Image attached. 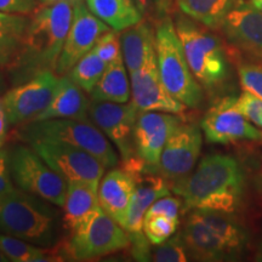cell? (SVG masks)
Returning a JSON list of instances; mask_svg holds the SVG:
<instances>
[{
	"mask_svg": "<svg viewBox=\"0 0 262 262\" xmlns=\"http://www.w3.org/2000/svg\"><path fill=\"white\" fill-rule=\"evenodd\" d=\"M245 189L244 170L233 157L209 155L191 175L172 186L186 210H215L233 214L241 205Z\"/></svg>",
	"mask_w": 262,
	"mask_h": 262,
	"instance_id": "obj_1",
	"label": "cell"
},
{
	"mask_svg": "<svg viewBox=\"0 0 262 262\" xmlns=\"http://www.w3.org/2000/svg\"><path fill=\"white\" fill-rule=\"evenodd\" d=\"M77 0L40 4L29 15L21 54L8 71L11 83L21 84L42 71H55L73 19Z\"/></svg>",
	"mask_w": 262,
	"mask_h": 262,
	"instance_id": "obj_2",
	"label": "cell"
},
{
	"mask_svg": "<svg viewBox=\"0 0 262 262\" xmlns=\"http://www.w3.org/2000/svg\"><path fill=\"white\" fill-rule=\"evenodd\" d=\"M45 199L15 188L0 196V233L54 249L58 242L60 214Z\"/></svg>",
	"mask_w": 262,
	"mask_h": 262,
	"instance_id": "obj_3",
	"label": "cell"
},
{
	"mask_svg": "<svg viewBox=\"0 0 262 262\" xmlns=\"http://www.w3.org/2000/svg\"><path fill=\"white\" fill-rule=\"evenodd\" d=\"M16 134L27 145L35 141H56L78 147L96 157L106 168L113 169L119 164V156L112 143L90 119L32 120L19 125Z\"/></svg>",
	"mask_w": 262,
	"mask_h": 262,
	"instance_id": "obj_4",
	"label": "cell"
},
{
	"mask_svg": "<svg viewBox=\"0 0 262 262\" xmlns=\"http://www.w3.org/2000/svg\"><path fill=\"white\" fill-rule=\"evenodd\" d=\"M156 51L160 79L170 95L186 107H201L204 100L202 86L189 68L175 24L169 16L157 22Z\"/></svg>",
	"mask_w": 262,
	"mask_h": 262,
	"instance_id": "obj_5",
	"label": "cell"
},
{
	"mask_svg": "<svg viewBox=\"0 0 262 262\" xmlns=\"http://www.w3.org/2000/svg\"><path fill=\"white\" fill-rule=\"evenodd\" d=\"M173 24L186 60L198 83L208 90L224 84L229 77V67L220 39L208 27L183 14L176 16Z\"/></svg>",
	"mask_w": 262,
	"mask_h": 262,
	"instance_id": "obj_6",
	"label": "cell"
},
{
	"mask_svg": "<svg viewBox=\"0 0 262 262\" xmlns=\"http://www.w3.org/2000/svg\"><path fill=\"white\" fill-rule=\"evenodd\" d=\"M8 152L10 172L16 187L62 208L67 181L29 145H14Z\"/></svg>",
	"mask_w": 262,
	"mask_h": 262,
	"instance_id": "obj_7",
	"label": "cell"
},
{
	"mask_svg": "<svg viewBox=\"0 0 262 262\" xmlns=\"http://www.w3.org/2000/svg\"><path fill=\"white\" fill-rule=\"evenodd\" d=\"M129 247L130 235L126 229L101 208L89 221L72 232L66 248L60 249V255L75 261H91Z\"/></svg>",
	"mask_w": 262,
	"mask_h": 262,
	"instance_id": "obj_8",
	"label": "cell"
},
{
	"mask_svg": "<svg viewBox=\"0 0 262 262\" xmlns=\"http://www.w3.org/2000/svg\"><path fill=\"white\" fill-rule=\"evenodd\" d=\"M58 78L55 71H42L6 90L2 98L9 125H22L35 119L50 103Z\"/></svg>",
	"mask_w": 262,
	"mask_h": 262,
	"instance_id": "obj_9",
	"label": "cell"
},
{
	"mask_svg": "<svg viewBox=\"0 0 262 262\" xmlns=\"http://www.w3.org/2000/svg\"><path fill=\"white\" fill-rule=\"evenodd\" d=\"M61 178L68 182L100 185L106 166L86 150L56 141L28 143Z\"/></svg>",
	"mask_w": 262,
	"mask_h": 262,
	"instance_id": "obj_10",
	"label": "cell"
},
{
	"mask_svg": "<svg viewBox=\"0 0 262 262\" xmlns=\"http://www.w3.org/2000/svg\"><path fill=\"white\" fill-rule=\"evenodd\" d=\"M88 114L91 122L114 143L123 160L136 156L134 131L140 111L133 101L118 103L91 100Z\"/></svg>",
	"mask_w": 262,
	"mask_h": 262,
	"instance_id": "obj_11",
	"label": "cell"
},
{
	"mask_svg": "<svg viewBox=\"0 0 262 262\" xmlns=\"http://www.w3.org/2000/svg\"><path fill=\"white\" fill-rule=\"evenodd\" d=\"M202 129L209 142L219 145L262 141V131L239 111L235 97H225L214 104L203 118Z\"/></svg>",
	"mask_w": 262,
	"mask_h": 262,
	"instance_id": "obj_12",
	"label": "cell"
},
{
	"mask_svg": "<svg viewBox=\"0 0 262 262\" xmlns=\"http://www.w3.org/2000/svg\"><path fill=\"white\" fill-rule=\"evenodd\" d=\"M123 169L135 180V191L131 199L124 228L130 235L143 233V219L157 199L170 194V187L158 172L150 171L137 156L123 160Z\"/></svg>",
	"mask_w": 262,
	"mask_h": 262,
	"instance_id": "obj_13",
	"label": "cell"
},
{
	"mask_svg": "<svg viewBox=\"0 0 262 262\" xmlns=\"http://www.w3.org/2000/svg\"><path fill=\"white\" fill-rule=\"evenodd\" d=\"M111 29L90 11L84 0H77L73 19L55 70L56 74H67L81 57L93 50L101 35Z\"/></svg>",
	"mask_w": 262,
	"mask_h": 262,
	"instance_id": "obj_14",
	"label": "cell"
},
{
	"mask_svg": "<svg viewBox=\"0 0 262 262\" xmlns=\"http://www.w3.org/2000/svg\"><path fill=\"white\" fill-rule=\"evenodd\" d=\"M181 124L182 119L175 113L140 112L134 131L135 152L150 171L157 172L164 147Z\"/></svg>",
	"mask_w": 262,
	"mask_h": 262,
	"instance_id": "obj_15",
	"label": "cell"
},
{
	"mask_svg": "<svg viewBox=\"0 0 262 262\" xmlns=\"http://www.w3.org/2000/svg\"><path fill=\"white\" fill-rule=\"evenodd\" d=\"M202 131L195 124H181L164 147L157 172L169 181L189 175L202 150Z\"/></svg>",
	"mask_w": 262,
	"mask_h": 262,
	"instance_id": "obj_16",
	"label": "cell"
},
{
	"mask_svg": "<svg viewBox=\"0 0 262 262\" xmlns=\"http://www.w3.org/2000/svg\"><path fill=\"white\" fill-rule=\"evenodd\" d=\"M131 101L140 112L157 111L180 114L186 106L171 96L160 79L157 51L150 55L139 71L130 74Z\"/></svg>",
	"mask_w": 262,
	"mask_h": 262,
	"instance_id": "obj_17",
	"label": "cell"
},
{
	"mask_svg": "<svg viewBox=\"0 0 262 262\" xmlns=\"http://www.w3.org/2000/svg\"><path fill=\"white\" fill-rule=\"evenodd\" d=\"M221 28L234 48L262 61V11L251 3L237 0Z\"/></svg>",
	"mask_w": 262,
	"mask_h": 262,
	"instance_id": "obj_18",
	"label": "cell"
},
{
	"mask_svg": "<svg viewBox=\"0 0 262 262\" xmlns=\"http://www.w3.org/2000/svg\"><path fill=\"white\" fill-rule=\"evenodd\" d=\"M189 256L199 261L235 260L233 251L193 210L181 233Z\"/></svg>",
	"mask_w": 262,
	"mask_h": 262,
	"instance_id": "obj_19",
	"label": "cell"
},
{
	"mask_svg": "<svg viewBox=\"0 0 262 262\" xmlns=\"http://www.w3.org/2000/svg\"><path fill=\"white\" fill-rule=\"evenodd\" d=\"M134 191L135 180L123 168L111 170L98 186L101 208L123 227L125 226Z\"/></svg>",
	"mask_w": 262,
	"mask_h": 262,
	"instance_id": "obj_20",
	"label": "cell"
},
{
	"mask_svg": "<svg viewBox=\"0 0 262 262\" xmlns=\"http://www.w3.org/2000/svg\"><path fill=\"white\" fill-rule=\"evenodd\" d=\"M86 93L78 86L68 75H60L56 89L54 91L49 106L33 120L56 119V118H73L89 119L90 107Z\"/></svg>",
	"mask_w": 262,
	"mask_h": 262,
	"instance_id": "obj_21",
	"label": "cell"
},
{
	"mask_svg": "<svg viewBox=\"0 0 262 262\" xmlns=\"http://www.w3.org/2000/svg\"><path fill=\"white\" fill-rule=\"evenodd\" d=\"M98 186L86 182H68L63 208V227L72 232L89 221L101 209Z\"/></svg>",
	"mask_w": 262,
	"mask_h": 262,
	"instance_id": "obj_22",
	"label": "cell"
},
{
	"mask_svg": "<svg viewBox=\"0 0 262 262\" xmlns=\"http://www.w3.org/2000/svg\"><path fill=\"white\" fill-rule=\"evenodd\" d=\"M122 55L129 74L139 71L156 52V32L149 22L141 21L120 34Z\"/></svg>",
	"mask_w": 262,
	"mask_h": 262,
	"instance_id": "obj_23",
	"label": "cell"
},
{
	"mask_svg": "<svg viewBox=\"0 0 262 262\" xmlns=\"http://www.w3.org/2000/svg\"><path fill=\"white\" fill-rule=\"evenodd\" d=\"M29 15L0 11V68L8 72L21 54Z\"/></svg>",
	"mask_w": 262,
	"mask_h": 262,
	"instance_id": "obj_24",
	"label": "cell"
},
{
	"mask_svg": "<svg viewBox=\"0 0 262 262\" xmlns=\"http://www.w3.org/2000/svg\"><path fill=\"white\" fill-rule=\"evenodd\" d=\"M123 58L107 64L106 71L91 93V100L126 103L131 96V84Z\"/></svg>",
	"mask_w": 262,
	"mask_h": 262,
	"instance_id": "obj_25",
	"label": "cell"
},
{
	"mask_svg": "<svg viewBox=\"0 0 262 262\" xmlns=\"http://www.w3.org/2000/svg\"><path fill=\"white\" fill-rule=\"evenodd\" d=\"M196 214L239 257L247 247L249 234L244 226L232 214L215 210H195Z\"/></svg>",
	"mask_w": 262,
	"mask_h": 262,
	"instance_id": "obj_26",
	"label": "cell"
},
{
	"mask_svg": "<svg viewBox=\"0 0 262 262\" xmlns=\"http://www.w3.org/2000/svg\"><path fill=\"white\" fill-rule=\"evenodd\" d=\"M93 14L117 32H123L142 21L143 16L126 0H85Z\"/></svg>",
	"mask_w": 262,
	"mask_h": 262,
	"instance_id": "obj_27",
	"label": "cell"
},
{
	"mask_svg": "<svg viewBox=\"0 0 262 262\" xmlns=\"http://www.w3.org/2000/svg\"><path fill=\"white\" fill-rule=\"evenodd\" d=\"M183 15L209 29H220L237 0H175Z\"/></svg>",
	"mask_w": 262,
	"mask_h": 262,
	"instance_id": "obj_28",
	"label": "cell"
},
{
	"mask_svg": "<svg viewBox=\"0 0 262 262\" xmlns=\"http://www.w3.org/2000/svg\"><path fill=\"white\" fill-rule=\"evenodd\" d=\"M0 250L12 262H49L61 260L52 249L39 247L24 239L0 233Z\"/></svg>",
	"mask_w": 262,
	"mask_h": 262,
	"instance_id": "obj_29",
	"label": "cell"
},
{
	"mask_svg": "<svg viewBox=\"0 0 262 262\" xmlns=\"http://www.w3.org/2000/svg\"><path fill=\"white\" fill-rule=\"evenodd\" d=\"M106 62L91 50L71 68L67 74L86 94H91L106 71Z\"/></svg>",
	"mask_w": 262,
	"mask_h": 262,
	"instance_id": "obj_30",
	"label": "cell"
},
{
	"mask_svg": "<svg viewBox=\"0 0 262 262\" xmlns=\"http://www.w3.org/2000/svg\"><path fill=\"white\" fill-rule=\"evenodd\" d=\"M179 224V220H172L163 215L145 216L142 231L150 244L159 245L176 233Z\"/></svg>",
	"mask_w": 262,
	"mask_h": 262,
	"instance_id": "obj_31",
	"label": "cell"
},
{
	"mask_svg": "<svg viewBox=\"0 0 262 262\" xmlns=\"http://www.w3.org/2000/svg\"><path fill=\"white\" fill-rule=\"evenodd\" d=\"M188 257V250L181 234L169 238L164 243L157 245L155 250H150V261L156 262H186Z\"/></svg>",
	"mask_w": 262,
	"mask_h": 262,
	"instance_id": "obj_32",
	"label": "cell"
},
{
	"mask_svg": "<svg viewBox=\"0 0 262 262\" xmlns=\"http://www.w3.org/2000/svg\"><path fill=\"white\" fill-rule=\"evenodd\" d=\"M238 75L245 91L262 98V63L242 62L238 64Z\"/></svg>",
	"mask_w": 262,
	"mask_h": 262,
	"instance_id": "obj_33",
	"label": "cell"
},
{
	"mask_svg": "<svg viewBox=\"0 0 262 262\" xmlns=\"http://www.w3.org/2000/svg\"><path fill=\"white\" fill-rule=\"evenodd\" d=\"M94 50L106 64L112 63V62L123 58L122 55V44H120V34L119 32L111 29L102 34L98 39Z\"/></svg>",
	"mask_w": 262,
	"mask_h": 262,
	"instance_id": "obj_34",
	"label": "cell"
},
{
	"mask_svg": "<svg viewBox=\"0 0 262 262\" xmlns=\"http://www.w3.org/2000/svg\"><path fill=\"white\" fill-rule=\"evenodd\" d=\"M237 106L249 122L262 131V98L245 91L237 98Z\"/></svg>",
	"mask_w": 262,
	"mask_h": 262,
	"instance_id": "obj_35",
	"label": "cell"
},
{
	"mask_svg": "<svg viewBox=\"0 0 262 262\" xmlns=\"http://www.w3.org/2000/svg\"><path fill=\"white\" fill-rule=\"evenodd\" d=\"M182 208V202L175 196H170V194L162 196L150 205V208L147 210L145 216L153 215H163L166 217L172 219V220H179L180 211Z\"/></svg>",
	"mask_w": 262,
	"mask_h": 262,
	"instance_id": "obj_36",
	"label": "cell"
},
{
	"mask_svg": "<svg viewBox=\"0 0 262 262\" xmlns=\"http://www.w3.org/2000/svg\"><path fill=\"white\" fill-rule=\"evenodd\" d=\"M39 0H0V11L31 15L38 8Z\"/></svg>",
	"mask_w": 262,
	"mask_h": 262,
	"instance_id": "obj_37",
	"label": "cell"
},
{
	"mask_svg": "<svg viewBox=\"0 0 262 262\" xmlns=\"http://www.w3.org/2000/svg\"><path fill=\"white\" fill-rule=\"evenodd\" d=\"M14 185L9 166V152L8 149L2 148L0 149V196L14 191Z\"/></svg>",
	"mask_w": 262,
	"mask_h": 262,
	"instance_id": "obj_38",
	"label": "cell"
},
{
	"mask_svg": "<svg viewBox=\"0 0 262 262\" xmlns=\"http://www.w3.org/2000/svg\"><path fill=\"white\" fill-rule=\"evenodd\" d=\"M134 3H135L136 9L139 10L140 14L143 17H147V16H150L152 14L157 15L156 5L153 0H134Z\"/></svg>",
	"mask_w": 262,
	"mask_h": 262,
	"instance_id": "obj_39",
	"label": "cell"
},
{
	"mask_svg": "<svg viewBox=\"0 0 262 262\" xmlns=\"http://www.w3.org/2000/svg\"><path fill=\"white\" fill-rule=\"evenodd\" d=\"M8 118H6L4 103H3V98L0 96V149L4 146L6 133H8Z\"/></svg>",
	"mask_w": 262,
	"mask_h": 262,
	"instance_id": "obj_40",
	"label": "cell"
},
{
	"mask_svg": "<svg viewBox=\"0 0 262 262\" xmlns=\"http://www.w3.org/2000/svg\"><path fill=\"white\" fill-rule=\"evenodd\" d=\"M156 5V11L158 18L165 17L170 14V11L172 10L173 0H153Z\"/></svg>",
	"mask_w": 262,
	"mask_h": 262,
	"instance_id": "obj_41",
	"label": "cell"
},
{
	"mask_svg": "<svg viewBox=\"0 0 262 262\" xmlns=\"http://www.w3.org/2000/svg\"><path fill=\"white\" fill-rule=\"evenodd\" d=\"M253 182L258 193L262 195V156L255 162L253 170Z\"/></svg>",
	"mask_w": 262,
	"mask_h": 262,
	"instance_id": "obj_42",
	"label": "cell"
},
{
	"mask_svg": "<svg viewBox=\"0 0 262 262\" xmlns=\"http://www.w3.org/2000/svg\"><path fill=\"white\" fill-rule=\"evenodd\" d=\"M4 72L5 71H3L2 68H0V96H3V95L6 93V90H8V83H6Z\"/></svg>",
	"mask_w": 262,
	"mask_h": 262,
	"instance_id": "obj_43",
	"label": "cell"
},
{
	"mask_svg": "<svg viewBox=\"0 0 262 262\" xmlns=\"http://www.w3.org/2000/svg\"><path fill=\"white\" fill-rule=\"evenodd\" d=\"M61 2H66V0H39V4L49 5V4H56V3H61Z\"/></svg>",
	"mask_w": 262,
	"mask_h": 262,
	"instance_id": "obj_44",
	"label": "cell"
},
{
	"mask_svg": "<svg viewBox=\"0 0 262 262\" xmlns=\"http://www.w3.org/2000/svg\"><path fill=\"white\" fill-rule=\"evenodd\" d=\"M250 3L255 6V8L262 11V0H250Z\"/></svg>",
	"mask_w": 262,
	"mask_h": 262,
	"instance_id": "obj_45",
	"label": "cell"
},
{
	"mask_svg": "<svg viewBox=\"0 0 262 262\" xmlns=\"http://www.w3.org/2000/svg\"><path fill=\"white\" fill-rule=\"evenodd\" d=\"M257 260L262 261V238L260 242V245H258V251H257Z\"/></svg>",
	"mask_w": 262,
	"mask_h": 262,
	"instance_id": "obj_46",
	"label": "cell"
},
{
	"mask_svg": "<svg viewBox=\"0 0 262 262\" xmlns=\"http://www.w3.org/2000/svg\"><path fill=\"white\" fill-rule=\"evenodd\" d=\"M8 261H9L8 258H6L5 255L2 253V250H0V262H8Z\"/></svg>",
	"mask_w": 262,
	"mask_h": 262,
	"instance_id": "obj_47",
	"label": "cell"
},
{
	"mask_svg": "<svg viewBox=\"0 0 262 262\" xmlns=\"http://www.w3.org/2000/svg\"><path fill=\"white\" fill-rule=\"evenodd\" d=\"M126 2L129 3V4H131V5H134V6H135V3H134V0H126ZM135 8H136V6H135Z\"/></svg>",
	"mask_w": 262,
	"mask_h": 262,
	"instance_id": "obj_48",
	"label": "cell"
}]
</instances>
